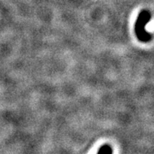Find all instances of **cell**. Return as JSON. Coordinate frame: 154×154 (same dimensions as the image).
Segmentation results:
<instances>
[{
  "label": "cell",
  "mask_w": 154,
  "mask_h": 154,
  "mask_svg": "<svg viewBox=\"0 0 154 154\" xmlns=\"http://www.w3.org/2000/svg\"><path fill=\"white\" fill-rule=\"evenodd\" d=\"M151 20V14L148 10H142L138 15L135 25H134V32L138 39L143 43L149 42L152 39V35L146 30L145 26L147 23Z\"/></svg>",
  "instance_id": "obj_1"
},
{
  "label": "cell",
  "mask_w": 154,
  "mask_h": 154,
  "mask_svg": "<svg viewBox=\"0 0 154 154\" xmlns=\"http://www.w3.org/2000/svg\"><path fill=\"white\" fill-rule=\"evenodd\" d=\"M97 154H112V149L109 145H103L98 149V152Z\"/></svg>",
  "instance_id": "obj_2"
}]
</instances>
